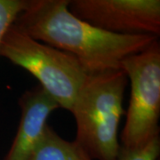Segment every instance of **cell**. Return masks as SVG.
<instances>
[{
  "instance_id": "cell-4",
  "label": "cell",
  "mask_w": 160,
  "mask_h": 160,
  "mask_svg": "<svg viewBox=\"0 0 160 160\" xmlns=\"http://www.w3.org/2000/svg\"><path fill=\"white\" fill-rule=\"evenodd\" d=\"M131 85L129 107L120 145L126 149L142 147L159 136L160 45L158 40L121 62Z\"/></svg>"
},
{
  "instance_id": "cell-9",
  "label": "cell",
  "mask_w": 160,
  "mask_h": 160,
  "mask_svg": "<svg viewBox=\"0 0 160 160\" xmlns=\"http://www.w3.org/2000/svg\"><path fill=\"white\" fill-rule=\"evenodd\" d=\"M160 153L159 136L142 147L126 149L121 147L118 160H158Z\"/></svg>"
},
{
  "instance_id": "cell-6",
  "label": "cell",
  "mask_w": 160,
  "mask_h": 160,
  "mask_svg": "<svg viewBox=\"0 0 160 160\" xmlns=\"http://www.w3.org/2000/svg\"><path fill=\"white\" fill-rule=\"evenodd\" d=\"M18 104L21 109V118L17 132L3 160L28 159L48 126L49 116L61 108L40 85L21 95Z\"/></svg>"
},
{
  "instance_id": "cell-3",
  "label": "cell",
  "mask_w": 160,
  "mask_h": 160,
  "mask_svg": "<svg viewBox=\"0 0 160 160\" xmlns=\"http://www.w3.org/2000/svg\"><path fill=\"white\" fill-rule=\"evenodd\" d=\"M0 56L27 70L61 108L71 112L88 76L73 55L35 39L12 23L2 38Z\"/></svg>"
},
{
  "instance_id": "cell-8",
  "label": "cell",
  "mask_w": 160,
  "mask_h": 160,
  "mask_svg": "<svg viewBox=\"0 0 160 160\" xmlns=\"http://www.w3.org/2000/svg\"><path fill=\"white\" fill-rule=\"evenodd\" d=\"M28 0H0V44L7 29L25 9Z\"/></svg>"
},
{
  "instance_id": "cell-7",
  "label": "cell",
  "mask_w": 160,
  "mask_h": 160,
  "mask_svg": "<svg viewBox=\"0 0 160 160\" xmlns=\"http://www.w3.org/2000/svg\"><path fill=\"white\" fill-rule=\"evenodd\" d=\"M27 160H93L79 144L61 137L51 126H46L43 136Z\"/></svg>"
},
{
  "instance_id": "cell-2",
  "label": "cell",
  "mask_w": 160,
  "mask_h": 160,
  "mask_svg": "<svg viewBox=\"0 0 160 160\" xmlns=\"http://www.w3.org/2000/svg\"><path fill=\"white\" fill-rule=\"evenodd\" d=\"M127 82L122 69L90 74L78 94L71 110L77 126L74 141L93 160L118 158V126Z\"/></svg>"
},
{
  "instance_id": "cell-1",
  "label": "cell",
  "mask_w": 160,
  "mask_h": 160,
  "mask_svg": "<svg viewBox=\"0 0 160 160\" xmlns=\"http://www.w3.org/2000/svg\"><path fill=\"white\" fill-rule=\"evenodd\" d=\"M69 0H28L13 24L42 43L73 55L88 75L121 69L126 57L150 46L157 37L105 31L76 17Z\"/></svg>"
},
{
  "instance_id": "cell-5",
  "label": "cell",
  "mask_w": 160,
  "mask_h": 160,
  "mask_svg": "<svg viewBox=\"0 0 160 160\" xmlns=\"http://www.w3.org/2000/svg\"><path fill=\"white\" fill-rule=\"evenodd\" d=\"M69 12L98 29L119 35L160 34L159 0H69Z\"/></svg>"
}]
</instances>
